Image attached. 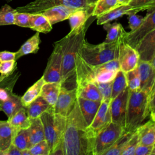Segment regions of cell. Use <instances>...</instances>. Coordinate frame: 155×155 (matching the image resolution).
Here are the masks:
<instances>
[{
  "label": "cell",
  "instance_id": "obj_1",
  "mask_svg": "<svg viewBox=\"0 0 155 155\" xmlns=\"http://www.w3.org/2000/svg\"><path fill=\"white\" fill-rule=\"evenodd\" d=\"M95 136L87 125L76 100L66 117L63 135L64 155H93Z\"/></svg>",
  "mask_w": 155,
  "mask_h": 155
},
{
  "label": "cell",
  "instance_id": "obj_2",
  "mask_svg": "<svg viewBox=\"0 0 155 155\" xmlns=\"http://www.w3.org/2000/svg\"><path fill=\"white\" fill-rule=\"evenodd\" d=\"M95 18L91 16L81 28L70 31L67 35L58 41L61 46L62 56L61 87L67 89L77 87L75 76L77 56L85 39L86 31Z\"/></svg>",
  "mask_w": 155,
  "mask_h": 155
},
{
  "label": "cell",
  "instance_id": "obj_3",
  "mask_svg": "<svg viewBox=\"0 0 155 155\" xmlns=\"http://www.w3.org/2000/svg\"><path fill=\"white\" fill-rule=\"evenodd\" d=\"M126 34V33H125ZM120 36L117 41L99 44H90L85 39L84 40L79 54L81 58L90 65L96 66L118 58Z\"/></svg>",
  "mask_w": 155,
  "mask_h": 155
},
{
  "label": "cell",
  "instance_id": "obj_4",
  "mask_svg": "<svg viewBox=\"0 0 155 155\" xmlns=\"http://www.w3.org/2000/svg\"><path fill=\"white\" fill-rule=\"evenodd\" d=\"M149 114L148 94L140 89L130 91L124 130L135 131Z\"/></svg>",
  "mask_w": 155,
  "mask_h": 155
},
{
  "label": "cell",
  "instance_id": "obj_5",
  "mask_svg": "<svg viewBox=\"0 0 155 155\" xmlns=\"http://www.w3.org/2000/svg\"><path fill=\"white\" fill-rule=\"evenodd\" d=\"M40 119L43 125L45 138L50 148V154L55 147L63 140L66 117L55 113L53 107L44 112Z\"/></svg>",
  "mask_w": 155,
  "mask_h": 155
},
{
  "label": "cell",
  "instance_id": "obj_6",
  "mask_svg": "<svg viewBox=\"0 0 155 155\" xmlns=\"http://www.w3.org/2000/svg\"><path fill=\"white\" fill-rule=\"evenodd\" d=\"M124 128L111 122L96 134L94 139L93 155H102L124 132Z\"/></svg>",
  "mask_w": 155,
  "mask_h": 155
},
{
  "label": "cell",
  "instance_id": "obj_7",
  "mask_svg": "<svg viewBox=\"0 0 155 155\" xmlns=\"http://www.w3.org/2000/svg\"><path fill=\"white\" fill-rule=\"evenodd\" d=\"M57 5H64L75 9L94 8L87 6L86 0H35L24 6L18 7L15 10L18 12L34 14Z\"/></svg>",
  "mask_w": 155,
  "mask_h": 155
},
{
  "label": "cell",
  "instance_id": "obj_8",
  "mask_svg": "<svg viewBox=\"0 0 155 155\" xmlns=\"http://www.w3.org/2000/svg\"><path fill=\"white\" fill-rule=\"evenodd\" d=\"M62 56L61 46L57 41L54 49L48 58L47 67L43 74L45 82H61L62 80Z\"/></svg>",
  "mask_w": 155,
  "mask_h": 155
},
{
  "label": "cell",
  "instance_id": "obj_9",
  "mask_svg": "<svg viewBox=\"0 0 155 155\" xmlns=\"http://www.w3.org/2000/svg\"><path fill=\"white\" fill-rule=\"evenodd\" d=\"M130 90L127 87L125 90L110 101L111 122L119 124L124 128L126 125V116Z\"/></svg>",
  "mask_w": 155,
  "mask_h": 155
},
{
  "label": "cell",
  "instance_id": "obj_10",
  "mask_svg": "<svg viewBox=\"0 0 155 155\" xmlns=\"http://www.w3.org/2000/svg\"><path fill=\"white\" fill-rule=\"evenodd\" d=\"M154 29H155V10L147 13L142 24L137 29L127 32L124 36V41L131 47L135 48L139 42Z\"/></svg>",
  "mask_w": 155,
  "mask_h": 155
},
{
  "label": "cell",
  "instance_id": "obj_11",
  "mask_svg": "<svg viewBox=\"0 0 155 155\" xmlns=\"http://www.w3.org/2000/svg\"><path fill=\"white\" fill-rule=\"evenodd\" d=\"M117 59L120 69L125 73L136 68L139 61L136 49L125 42L124 36L121 39L119 44Z\"/></svg>",
  "mask_w": 155,
  "mask_h": 155
},
{
  "label": "cell",
  "instance_id": "obj_12",
  "mask_svg": "<svg viewBox=\"0 0 155 155\" xmlns=\"http://www.w3.org/2000/svg\"><path fill=\"white\" fill-rule=\"evenodd\" d=\"M77 100V89H67L61 87V90L53 110L55 113L67 117L73 108Z\"/></svg>",
  "mask_w": 155,
  "mask_h": 155
},
{
  "label": "cell",
  "instance_id": "obj_13",
  "mask_svg": "<svg viewBox=\"0 0 155 155\" xmlns=\"http://www.w3.org/2000/svg\"><path fill=\"white\" fill-rule=\"evenodd\" d=\"M141 61L151 62L155 56V29L147 34L135 47Z\"/></svg>",
  "mask_w": 155,
  "mask_h": 155
},
{
  "label": "cell",
  "instance_id": "obj_14",
  "mask_svg": "<svg viewBox=\"0 0 155 155\" xmlns=\"http://www.w3.org/2000/svg\"><path fill=\"white\" fill-rule=\"evenodd\" d=\"M111 122L110 101H102L96 116L88 127L96 135L97 133Z\"/></svg>",
  "mask_w": 155,
  "mask_h": 155
},
{
  "label": "cell",
  "instance_id": "obj_15",
  "mask_svg": "<svg viewBox=\"0 0 155 155\" xmlns=\"http://www.w3.org/2000/svg\"><path fill=\"white\" fill-rule=\"evenodd\" d=\"M137 69L140 78V89L149 94L155 80V71L150 62L139 61Z\"/></svg>",
  "mask_w": 155,
  "mask_h": 155
},
{
  "label": "cell",
  "instance_id": "obj_16",
  "mask_svg": "<svg viewBox=\"0 0 155 155\" xmlns=\"http://www.w3.org/2000/svg\"><path fill=\"white\" fill-rule=\"evenodd\" d=\"M140 12L139 9L134 8L130 5H122L115 7L111 10L98 16L97 18V24L103 25L110 22L124 15H129L133 13H137Z\"/></svg>",
  "mask_w": 155,
  "mask_h": 155
},
{
  "label": "cell",
  "instance_id": "obj_17",
  "mask_svg": "<svg viewBox=\"0 0 155 155\" xmlns=\"http://www.w3.org/2000/svg\"><path fill=\"white\" fill-rule=\"evenodd\" d=\"M78 9L64 5H57L47 8L39 13H42L50 21L51 25L67 19L70 15Z\"/></svg>",
  "mask_w": 155,
  "mask_h": 155
},
{
  "label": "cell",
  "instance_id": "obj_18",
  "mask_svg": "<svg viewBox=\"0 0 155 155\" xmlns=\"http://www.w3.org/2000/svg\"><path fill=\"white\" fill-rule=\"evenodd\" d=\"M77 97L85 99L100 101H102L101 93L94 82L85 81L77 84Z\"/></svg>",
  "mask_w": 155,
  "mask_h": 155
},
{
  "label": "cell",
  "instance_id": "obj_19",
  "mask_svg": "<svg viewBox=\"0 0 155 155\" xmlns=\"http://www.w3.org/2000/svg\"><path fill=\"white\" fill-rule=\"evenodd\" d=\"M7 120L12 129V139L19 130L28 129L30 126V119L27 114L26 108L24 107Z\"/></svg>",
  "mask_w": 155,
  "mask_h": 155
},
{
  "label": "cell",
  "instance_id": "obj_20",
  "mask_svg": "<svg viewBox=\"0 0 155 155\" xmlns=\"http://www.w3.org/2000/svg\"><path fill=\"white\" fill-rule=\"evenodd\" d=\"M77 101L81 113L88 127L93 120L102 101H94L80 97H77Z\"/></svg>",
  "mask_w": 155,
  "mask_h": 155
},
{
  "label": "cell",
  "instance_id": "obj_21",
  "mask_svg": "<svg viewBox=\"0 0 155 155\" xmlns=\"http://www.w3.org/2000/svg\"><path fill=\"white\" fill-rule=\"evenodd\" d=\"M136 131L139 135V143L153 145L155 143V122L151 119L140 125Z\"/></svg>",
  "mask_w": 155,
  "mask_h": 155
},
{
  "label": "cell",
  "instance_id": "obj_22",
  "mask_svg": "<svg viewBox=\"0 0 155 155\" xmlns=\"http://www.w3.org/2000/svg\"><path fill=\"white\" fill-rule=\"evenodd\" d=\"M93 11V8H80L73 12L68 18L71 27L70 31H76L81 28L92 16Z\"/></svg>",
  "mask_w": 155,
  "mask_h": 155
},
{
  "label": "cell",
  "instance_id": "obj_23",
  "mask_svg": "<svg viewBox=\"0 0 155 155\" xmlns=\"http://www.w3.org/2000/svg\"><path fill=\"white\" fill-rule=\"evenodd\" d=\"M61 87V82H45L42 87L40 96L53 107L58 99Z\"/></svg>",
  "mask_w": 155,
  "mask_h": 155
},
{
  "label": "cell",
  "instance_id": "obj_24",
  "mask_svg": "<svg viewBox=\"0 0 155 155\" xmlns=\"http://www.w3.org/2000/svg\"><path fill=\"white\" fill-rule=\"evenodd\" d=\"M28 129L30 137V148L45 139L44 127L40 117L30 119V126Z\"/></svg>",
  "mask_w": 155,
  "mask_h": 155
},
{
  "label": "cell",
  "instance_id": "obj_25",
  "mask_svg": "<svg viewBox=\"0 0 155 155\" xmlns=\"http://www.w3.org/2000/svg\"><path fill=\"white\" fill-rule=\"evenodd\" d=\"M41 42L39 32L36 33L27 40L21 48L16 52L15 60L19 59L23 56L30 53H36L39 49V44Z\"/></svg>",
  "mask_w": 155,
  "mask_h": 155
},
{
  "label": "cell",
  "instance_id": "obj_26",
  "mask_svg": "<svg viewBox=\"0 0 155 155\" xmlns=\"http://www.w3.org/2000/svg\"><path fill=\"white\" fill-rule=\"evenodd\" d=\"M45 83L43 77L42 76L33 85H31L21 97V101L24 107L27 108L32 102L41 95V90L43 85Z\"/></svg>",
  "mask_w": 155,
  "mask_h": 155
},
{
  "label": "cell",
  "instance_id": "obj_27",
  "mask_svg": "<svg viewBox=\"0 0 155 155\" xmlns=\"http://www.w3.org/2000/svg\"><path fill=\"white\" fill-rule=\"evenodd\" d=\"M23 107L21 97L13 93L8 99L0 104V111H2L8 119L13 116L20 108Z\"/></svg>",
  "mask_w": 155,
  "mask_h": 155
},
{
  "label": "cell",
  "instance_id": "obj_28",
  "mask_svg": "<svg viewBox=\"0 0 155 155\" xmlns=\"http://www.w3.org/2000/svg\"><path fill=\"white\" fill-rule=\"evenodd\" d=\"M51 106L41 96L32 102L27 108L26 111L30 119L39 117L40 116Z\"/></svg>",
  "mask_w": 155,
  "mask_h": 155
},
{
  "label": "cell",
  "instance_id": "obj_29",
  "mask_svg": "<svg viewBox=\"0 0 155 155\" xmlns=\"http://www.w3.org/2000/svg\"><path fill=\"white\" fill-rule=\"evenodd\" d=\"M30 28L39 33H47L52 29V25L42 13H31Z\"/></svg>",
  "mask_w": 155,
  "mask_h": 155
},
{
  "label": "cell",
  "instance_id": "obj_30",
  "mask_svg": "<svg viewBox=\"0 0 155 155\" xmlns=\"http://www.w3.org/2000/svg\"><path fill=\"white\" fill-rule=\"evenodd\" d=\"M12 143V133L8 120H0V155L8 148Z\"/></svg>",
  "mask_w": 155,
  "mask_h": 155
},
{
  "label": "cell",
  "instance_id": "obj_31",
  "mask_svg": "<svg viewBox=\"0 0 155 155\" xmlns=\"http://www.w3.org/2000/svg\"><path fill=\"white\" fill-rule=\"evenodd\" d=\"M134 132L124 131L123 134L118 138L113 145L107 150L102 155H121L127 142L131 138Z\"/></svg>",
  "mask_w": 155,
  "mask_h": 155
},
{
  "label": "cell",
  "instance_id": "obj_32",
  "mask_svg": "<svg viewBox=\"0 0 155 155\" xmlns=\"http://www.w3.org/2000/svg\"><path fill=\"white\" fill-rule=\"evenodd\" d=\"M104 28L107 31V36L105 42H111L117 41L120 36L125 35L127 32L120 23L107 22L104 24Z\"/></svg>",
  "mask_w": 155,
  "mask_h": 155
},
{
  "label": "cell",
  "instance_id": "obj_33",
  "mask_svg": "<svg viewBox=\"0 0 155 155\" xmlns=\"http://www.w3.org/2000/svg\"><path fill=\"white\" fill-rule=\"evenodd\" d=\"M125 73L121 70H118L112 83L111 100L115 98L127 87Z\"/></svg>",
  "mask_w": 155,
  "mask_h": 155
},
{
  "label": "cell",
  "instance_id": "obj_34",
  "mask_svg": "<svg viewBox=\"0 0 155 155\" xmlns=\"http://www.w3.org/2000/svg\"><path fill=\"white\" fill-rule=\"evenodd\" d=\"M118 6L117 0H99L94 7L92 16L97 18Z\"/></svg>",
  "mask_w": 155,
  "mask_h": 155
},
{
  "label": "cell",
  "instance_id": "obj_35",
  "mask_svg": "<svg viewBox=\"0 0 155 155\" xmlns=\"http://www.w3.org/2000/svg\"><path fill=\"white\" fill-rule=\"evenodd\" d=\"M19 150L30 148V137L28 129L19 130L12 139V143Z\"/></svg>",
  "mask_w": 155,
  "mask_h": 155
},
{
  "label": "cell",
  "instance_id": "obj_36",
  "mask_svg": "<svg viewBox=\"0 0 155 155\" xmlns=\"http://www.w3.org/2000/svg\"><path fill=\"white\" fill-rule=\"evenodd\" d=\"M16 10L8 4L0 8V25L14 24L15 15Z\"/></svg>",
  "mask_w": 155,
  "mask_h": 155
},
{
  "label": "cell",
  "instance_id": "obj_37",
  "mask_svg": "<svg viewBox=\"0 0 155 155\" xmlns=\"http://www.w3.org/2000/svg\"><path fill=\"white\" fill-rule=\"evenodd\" d=\"M127 86L130 91H136L140 89V78L136 68L125 73Z\"/></svg>",
  "mask_w": 155,
  "mask_h": 155
},
{
  "label": "cell",
  "instance_id": "obj_38",
  "mask_svg": "<svg viewBox=\"0 0 155 155\" xmlns=\"http://www.w3.org/2000/svg\"><path fill=\"white\" fill-rule=\"evenodd\" d=\"M16 68V60L0 62V82L12 75Z\"/></svg>",
  "mask_w": 155,
  "mask_h": 155
},
{
  "label": "cell",
  "instance_id": "obj_39",
  "mask_svg": "<svg viewBox=\"0 0 155 155\" xmlns=\"http://www.w3.org/2000/svg\"><path fill=\"white\" fill-rule=\"evenodd\" d=\"M139 143L138 133L136 130L131 138L127 142L121 155H134L135 150Z\"/></svg>",
  "mask_w": 155,
  "mask_h": 155
},
{
  "label": "cell",
  "instance_id": "obj_40",
  "mask_svg": "<svg viewBox=\"0 0 155 155\" xmlns=\"http://www.w3.org/2000/svg\"><path fill=\"white\" fill-rule=\"evenodd\" d=\"M14 24L22 27L30 28L31 13L16 12L15 15Z\"/></svg>",
  "mask_w": 155,
  "mask_h": 155
},
{
  "label": "cell",
  "instance_id": "obj_41",
  "mask_svg": "<svg viewBox=\"0 0 155 155\" xmlns=\"http://www.w3.org/2000/svg\"><path fill=\"white\" fill-rule=\"evenodd\" d=\"M31 155H50V148L47 140H43L29 148Z\"/></svg>",
  "mask_w": 155,
  "mask_h": 155
},
{
  "label": "cell",
  "instance_id": "obj_42",
  "mask_svg": "<svg viewBox=\"0 0 155 155\" xmlns=\"http://www.w3.org/2000/svg\"><path fill=\"white\" fill-rule=\"evenodd\" d=\"M94 82L96 84L101 93L102 101H111L113 81L108 82Z\"/></svg>",
  "mask_w": 155,
  "mask_h": 155
},
{
  "label": "cell",
  "instance_id": "obj_43",
  "mask_svg": "<svg viewBox=\"0 0 155 155\" xmlns=\"http://www.w3.org/2000/svg\"><path fill=\"white\" fill-rule=\"evenodd\" d=\"M137 13H133L128 15V24L131 31L137 29L142 24L144 17L136 15Z\"/></svg>",
  "mask_w": 155,
  "mask_h": 155
},
{
  "label": "cell",
  "instance_id": "obj_44",
  "mask_svg": "<svg viewBox=\"0 0 155 155\" xmlns=\"http://www.w3.org/2000/svg\"><path fill=\"white\" fill-rule=\"evenodd\" d=\"M154 0H131L128 5L134 8L139 9L140 11L147 10V6Z\"/></svg>",
  "mask_w": 155,
  "mask_h": 155
},
{
  "label": "cell",
  "instance_id": "obj_45",
  "mask_svg": "<svg viewBox=\"0 0 155 155\" xmlns=\"http://www.w3.org/2000/svg\"><path fill=\"white\" fill-rule=\"evenodd\" d=\"M153 149V145H145L139 143L137 146L134 155H151Z\"/></svg>",
  "mask_w": 155,
  "mask_h": 155
},
{
  "label": "cell",
  "instance_id": "obj_46",
  "mask_svg": "<svg viewBox=\"0 0 155 155\" xmlns=\"http://www.w3.org/2000/svg\"><path fill=\"white\" fill-rule=\"evenodd\" d=\"M16 52H12L8 51H0V62L15 60Z\"/></svg>",
  "mask_w": 155,
  "mask_h": 155
},
{
  "label": "cell",
  "instance_id": "obj_47",
  "mask_svg": "<svg viewBox=\"0 0 155 155\" xmlns=\"http://www.w3.org/2000/svg\"><path fill=\"white\" fill-rule=\"evenodd\" d=\"M148 101L150 112V111L155 110V80L148 94Z\"/></svg>",
  "mask_w": 155,
  "mask_h": 155
},
{
  "label": "cell",
  "instance_id": "obj_48",
  "mask_svg": "<svg viewBox=\"0 0 155 155\" xmlns=\"http://www.w3.org/2000/svg\"><path fill=\"white\" fill-rule=\"evenodd\" d=\"M2 155H21V150L14 144L11 143L8 148L3 153Z\"/></svg>",
  "mask_w": 155,
  "mask_h": 155
},
{
  "label": "cell",
  "instance_id": "obj_49",
  "mask_svg": "<svg viewBox=\"0 0 155 155\" xmlns=\"http://www.w3.org/2000/svg\"><path fill=\"white\" fill-rule=\"evenodd\" d=\"M154 10H155V0L151 2L147 7V10L148 11L147 13L151 12Z\"/></svg>",
  "mask_w": 155,
  "mask_h": 155
},
{
  "label": "cell",
  "instance_id": "obj_50",
  "mask_svg": "<svg viewBox=\"0 0 155 155\" xmlns=\"http://www.w3.org/2000/svg\"><path fill=\"white\" fill-rule=\"evenodd\" d=\"M99 0H86V3L87 6L94 8L95 4Z\"/></svg>",
  "mask_w": 155,
  "mask_h": 155
},
{
  "label": "cell",
  "instance_id": "obj_51",
  "mask_svg": "<svg viewBox=\"0 0 155 155\" xmlns=\"http://www.w3.org/2000/svg\"><path fill=\"white\" fill-rule=\"evenodd\" d=\"M119 5H128L131 0H117Z\"/></svg>",
  "mask_w": 155,
  "mask_h": 155
},
{
  "label": "cell",
  "instance_id": "obj_52",
  "mask_svg": "<svg viewBox=\"0 0 155 155\" xmlns=\"http://www.w3.org/2000/svg\"><path fill=\"white\" fill-rule=\"evenodd\" d=\"M21 155H31L29 148H26L21 150Z\"/></svg>",
  "mask_w": 155,
  "mask_h": 155
},
{
  "label": "cell",
  "instance_id": "obj_53",
  "mask_svg": "<svg viewBox=\"0 0 155 155\" xmlns=\"http://www.w3.org/2000/svg\"><path fill=\"white\" fill-rule=\"evenodd\" d=\"M150 119L155 122V110L150 111Z\"/></svg>",
  "mask_w": 155,
  "mask_h": 155
},
{
  "label": "cell",
  "instance_id": "obj_54",
  "mask_svg": "<svg viewBox=\"0 0 155 155\" xmlns=\"http://www.w3.org/2000/svg\"><path fill=\"white\" fill-rule=\"evenodd\" d=\"M150 62H151V65L153 66V69H154V70L155 71V56H154L153 59L151 60V61Z\"/></svg>",
  "mask_w": 155,
  "mask_h": 155
},
{
  "label": "cell",
  "instance_id": "obj_55",
  "mask_svg": "<svg viewBox=\"0 0 155 155\" xmlns=\"http://www.w3.org/2000/svg\"><path fill=\"white\" fill-rule=\"evenodd\" d=\"M151 155H155V143L153 145V149Z\"/></svg>",
  "mask_w": 155,
  "mask_h": 155
},
{
  "label": "cell",
  "instance_id": "obj_56",
  "mask_svg": "<svg viewBox=\"0 0 155 155\" xmlns=\"http://www.w3.org/2000/svg\"><path fill=\"white\" fill-rule=\"evenodd\" d=\"M5 1H6L7 2H10V1H12V0H5Z\"/></svg>",
  "mask_w": 155,
  "mask_h": 155
}]
</instances>
